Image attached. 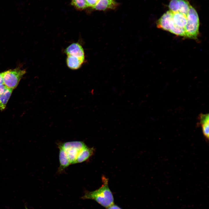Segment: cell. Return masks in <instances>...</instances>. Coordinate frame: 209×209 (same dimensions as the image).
I'll use <instances>...</instances> for the list:
<instances>
[{
	"label": "cell",
	"mask_w": 209,
	"mask_h": 209,
	"mask_svg": "<svg viewBox=\"0 0 209 209\" xmlns=\"http://www.w3.org/2000/svg\"><path fill=\"white\" fill-rule=\"evenodd\" d=\"M71 3L79 9H83L88 7L85 0H72Z\"/></svg>",
	"instance_id": "4fadbf2b"
},
{
	"label": "cell",
	"mask_w": 209,
	"mask_h": 209,
	"mask_svg": "<svg viewBox=\"0 0 209 209\" xmlns=\"http://www.w3.org/2000/svg\"><path fill=\"white\" fill-rule=\"evenodd\" d=\"M67 55L76 56L85 59V54L84 49L79 43H73L68 46L64 50Z\"/></svg>",
	"instance_id": "277c9868"
},
{
	"label": "cell",
	"mask_w": 209,
	"mask_h": 209,
	"mask_svg": "<svg viewBox=\"0 0 209 209\" xmlns=\"http://www.w3.org/2000/svg\"><path fill=\"white\" fill-rule=\"evenodd\" d=\"M65 151L71 149H75L80 151L86 147L87 145L83 142L72 141L63 143L59 145Z\"/></svg>",
	"instance_id": "ba28073f"
},
{
	"label": "cell",
	"mask_w": 209,
	"mask_h": 209,
	"mask_svg": "<svg viewBox=\"0 0 209 209\" xmlns=\"http://www.w3.org/2000/svg\"><path fill=\"white\" fill-rule=\"evenodd\" d=\"M199 119L200 124L209 122L208 114H201L199 116Z\"/></svg>",
	"instance_id": "9a60e30c"
},
{
	"label": "cell",
	"mask_w": 209,
	"mask_h": 209,
	"mask_svg": "<svg viewBox=\"0 0 209 209\" xmlns=\"http://www.w3.org/2000/svg\"><path fill=\"white\" fill-rule=\"evenodd\" d=\"M170 11L172 13V19L174 24L185 30L187 23L188 13L185 14L178 11L173 12Z\"/></svg>",
	"instance_id": "5b68a950"
},
{
	"label": "cell",
	"mask_w": 209,
	"mask_h": 209,
	"mask_svg": "<svg viewBox=\"0 0 209 209\" xmlns=\"http://www.w3.org/2000/svg\"><path fill=\"white\" fill-rule=\"evenodd\" d=\"M107 209H122L118 206L114 204L107 208Z\"/></svg>",
	"instance_id": "e0dca14e"
},
{
	"label": "cell",
	"mask_w": 209,
	"mask_h": 209,
	"mask_svg": "<svg viewBox=\"0 0 209 209\" xmlns=\"http://www.w3.org/2000/svg\"><path fill=\"white\" fill-rule=\"evenodd\" d=\"M13 89L6 87L0 93V109L1 111H3L5 109Z\"/></svg>",
	"instance_id": "8fae6325"
},
{
	"label": "cell",
	"mask_w": 209,
	"mask_h": 209,
	"mask_svg": "<svg viewBox=\"0 0 209 209\" xmlns=\"http://www.w3.org/2000/svg\"><path fill=\"white\" fill-rule=\"evenodd\" d=\"M99 0H85L88 7H93Z\"/></svg>",
	"instance_id": "2e32d148"
},
{
	"label": "cell",
	"mask_w": 209,
	"mask_h": 209,
	"mask_svg": "<svg viewBox=\"0 0 209 209\" xmlns=\"http://www.w3.org/2000/svg\"><path fill=\"white\" fill-rule=\"evenodd\" d=\"M4 72V84L7 87L13 89L17 86L26 71L18 67Z\"/></svg>",
	"instance_id": "3957f363"
},
{
	"label": "cell",
	"mask_w": 209,
	"mask_h": 209,
	"mask_svg": "<svg viewBox=\"0 0 209 209\" xmlns=\"http://www.w3.org/2000/svg\"><path fill=\"white\" fill-rule=\"evenodd\" d=\"M201 125L203 134L206 139L208 140L209 136V122L202 124Z\"/></svg>",
	"instance_id": "5bb4252c"
},
{
	"label": "cell",
	"mask_w": 209,
	"mask_h": 209,
	"mask_svg": "<svg viewBox=\"0 0 209 209\" xmlns=\"http://www.w3.org/2000/svg\"><path fill=\"white\" fill-rule=\"evenodd\" d=\"M199 26L198 14L195 9L191 6L187 15V23L185 29V37L196 38L199 33Z\"/></svg>",
	"instance_id": "7a4b0ae2"
},
{
	"label": "cell",
	"mask_w": 209,
	"mask_h": 209,
	"mask_svg": "<svg viewBox=\"0 0 209 209\" xmlns=\"http://www.w3.org/2000/svg\"><path fill=\"white\" fill-rule=\"evenodd\" d=\"M58 147L60 149L59 159L60 163L59 171L61 172L71 164L66 152L60 147Z\"/></svg>",
	"instance_id": "30bf717a"
},
{
	"label": "cell",
	"mask_w": 209,
	"mask_h": 209,
	"mask_svg": "<svg viewBox=\"0 0 209 209\" xmlns=\"http://www.w3.org/2000/svg\"><path fill=\"white\" fill-rule=\"evenodd\" d=\"M25 208H26V209H28V208L26 207H25Z\"/></svg>",
	"instance_id": "ffe728a7"
},
{
	"label": "cell",
	"mask_w": 209,
	"mask_h": 209,
	"mask_svg": "<svg viewBox=\"0 0 209 209\" xmlns=\"http://www.w3.org/2000/svg\"><path fill=\"white\" fill-rule=\"evenodd\" d=\"M6 87L4 84H0V94Z\"/></svg>",
	"instance_id": "d6986e66"
},
{
	"label": "cell",
	"mask_w": 209,
	"mask_h": 209,
	"mask_svg": "<svg viewBox=\"0 0 209 209\" xmlns=\"http://www.w3.org/2000/svg\"><path fill=\"white\" fill-rule=\"evenodd\" d=\"M85 59L76 56L67 55L66 62L67 67L70 69L76 70L81 67Z\"/></svg>",
	"instance_id": "8992f818"
},
{
	"label": "cell",
	"mask_w": 209,
	"mask_h": 209,
	"mask_svg": "<svg viewBox=\"0 0 209 209\" xmlns=\"http://www.w3.org/2000/svg\"><path fill=\"white\" fill-rule=\"evenodd\" d=\"M108 179L105 176H102V186L95 191H86L81 197L82 199L94 200L102 206L106 208L113 204V197L108 186Z\"/></svg>",
	"instance_id": "6da1fadb"
},
{
	"label": "cell",
	"mask_w": 209,
	"mask_h": 209,
	"mask_svg": "<svg viewBox=\"0 0 209 209\" xmlns=\"http://www.w3.org/2000/svg\"><path fill=\"white\" fill-rule=\"evenodd\" d=\"M117 5L114 0H99L96 5L93 7L95 10H104L108 9H113Z\"/></svg>",
	"instance_id": "52a82bcc"
},
{
	"label": "cell",
	"mask_w": 209,
	"mask_h": 209,
	"mask_svg": "<svg viewBox=\"0 0 209 209\" xmlns=\"http://www.w3.org/2000/svg\"><path fill=\"white\" fill-rule=\"evenodd\" d=\"M191 6L189 2L186 0H179L178 9L177 11L187 14Z\"/></svg>",
	"instance_id": "7c38bea8"
},
{
	"label": "cell",
	"mask_w": 209,
	"mask_h": 209,
	"mask_svg": "<svg viewBox=\"0 0 209 209\" xmlns=\"http://www.w3.org/2000/svg\"><path fill=\"white\" fill-rule=\"evenodd\" d=\"M4 72L0 73V84H4L3 75Z\"/></svg>",
	"instance_id": "ac0fdd59"
},
{
	"label": "cell",
	"mask_w": 209,
	"mask_h": 209,
	"mask_svg": "<svg viewBox=\"0 0 209 209\" xmlns=\"http://www.w3.org/2000/svg\"><path fill=\"white\" fill-rule=\"evenodd\" d=\"M94 149L87 146L79 152L75 163H82L87 160L93 154Z\"/></svg>",
	"instance_id": "9c48e42d"
}]
</instances>
